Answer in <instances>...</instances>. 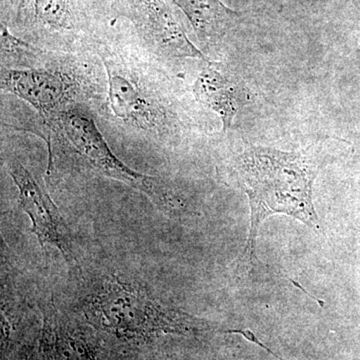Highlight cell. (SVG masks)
Returning a JSON list of instances; mask_svg holds the SVG:
<instances>
[{
  "label": "cell",
  "mask_w": 360,
  "mask_h": 360,
  "mask_svg": "<svg viewBox=\"0 0 360 360\" xmlns=\"http://www.w3.org/2000/svg\"><path fill=\"white\" fill-rule=\"evenodd\" d=\"M238 172L250 207V227L246 245L248 264H255L260 224L274 214L300 220L321 233L315 212L312 186L316 167L298 153L267 148H251L238 160Z\"/></svg>",
  "instance_id": "cell-1"
},
{
  "label": "cell",
  "mask_w": 360,
  "mask_h": 360,
  "mask_svg": "<svg viewBox=\"0 0 360 360\" xmlns=\"http://www.w3.org/2000/svg\"><path fill=\"white\" fill-rule=\"evenodd\" d=\"M84 307L115 328L144 324L180 329L206 326L205 322L160 302L141 286L123 283L118 277L108 279L101 288L90 293Z\"/></svg>",
  "instance_id": "cell-2"
},
{
  "label": "cell",
  "mask_w": 360,
  "mask_h": 360,
  "mask_svg": "<svg viewBox=\"0 0 360 360\" xmlns=\"http://www.w3.org/2000/svg\"><path fill=\"white\" fill-rule=\"evenodd\" d=\"M60 124L77 153L99 174L141 191L165 210L174 207V198L165 182L158 177L139 174L120 160L91 116L84 111L68 110L60 115Z\"/></svg>",
  "instance_id": "cell-3"
},
{
  "label": "cell",
  "mask_w": 360,
  "mask_h": 360,
  "mask_svg": "<svg viewBox=\"0 0 360 360\" xmlns=\"http://www.w3.org/2000/svg\"><path fill=\"white\" fill-rule=\"evenodd\" d=\"M8 170L18 187L21 208L32 219V231L40 245L54 246L66 262H72L75 258L70 231L44 184L20 161L11 160Z\"/></svg>",
  "instance_id": "cell-4"
},
{
  "label": "cell",
  "mask_w": 360,
  "mask_h": 360,
  "mask_svg": "<svg viewBox=\"0 0 360 360\" xmlns=\"http://www.w3.org/2000/svg\"><path fill=\"white\" fill-rule=\"evenodd\" d=\"M123 15L158 51L176 58H206L186 37L167 0H118Z\"/></svg>",
  "instance_id": "cell-5"
},
{
  "label": "cell",
  "mask_w": 360,
  "mask_h": 360,
  "mask_svg": "<svg viewBox=\"0 0 360 360\" xmlns=\"http://www.w3.org/2000/svg\"><path fill=\"white\" fill-rule=\"evenodd\" d=\"M2 87L51 117L68 96V82L59 73L45 70H9L2 72Z\"/></svg>",
  "instance_id": "cell-6"
},
{
  "label": "cell",
  "mask_w": 360,
  "mask_h": 360,
  "mask_svg": "<svg viewBox=\"0 0 360 360\" xmlns=\"http://www.w3.org/2000/svg\"><path fill=\"white\" fill-rule=\"evenodd\" d=\"M108 77V103L113 115L134 127H153L156 115L131 78L110 63H104Z\"/></svg>",
  "instance_id": "cell-7"
},
{
  "label": "cell",
  "mask_w": 360,
  "mask_h": 360,
  "mask_svg": "<svg viewBox=\"0 0 360 360\" xmlns=\"http://www.w3.org/2000/svg\"><path fill=\"white\" fill-rule=\"evenodd\" d=\"M186 13L203 44H212L224 39L238 23L239 14L221 0H172Z\"/></svg>",
  "instance_id": "cell-8"
},
{
  "label": "cell",
  "mask_w": 360,
  "mask_h": 360,
  "mask_svg": "<svg viewBox=\"0 0 360 360\" xmlns=\"http://www.w3.org/2000/svg\"><path fill=\"white\" fill-rule=\"evenodd\" d=\"M196 101L221 118L224 131L231 127L239 110L238 92L231 82L212 68H205L193 85Z\"/></svg>",
  "instance_id": "cell-9"
},
{
  "label": "cell",
  "mask_w": 360,
  "mask_h": 360,
  "mask_svg": "<svg viewBox=\"0 0 360 360\" xmlns=\"http://www.w3.org/2000/svg\"><path fill=\"white\" fill-rule=\"evenodd\" d=\"M22 9L33 25L49 32H75L82 25L77 0H25Z\"/></svg>",
  "instance_id": "cell-10"
},
{
  "label": "cell",
  "mask_w": 360,
  "mask_h": 360,
  "mask_svg": "<svg viewBox=\"0 0 360 360\" xmlns=\"http://www.w3.org/2000/svg\"><path fill=\"white\" fill-rule=\"evenodd\" d=\"M25 0H1L2 15L4 18H13V16L20 13Z\"/></svg>",
  "instance_id": "cell-11"
}]
</instances>
